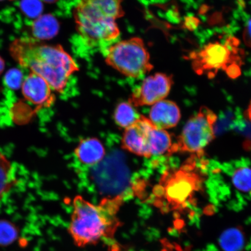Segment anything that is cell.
Returning a JSON list of instances; mask_svg holds the SVG:
<instances>
[{
	"instance_id": "8fae6325",
	"label": "cell",
	"mask_w": 251,
	"mask_h": 251,
	"mask_svg": "<svg viewBox=\"0 0 251 251\" xmlns=\"http://www.w3.org/2000/svg\"><path fill=\"white\" fill-rule=\"evenodd\" d=\"M180 118V110L176 103L164 100L152 105L149 119L156 128L165 130L175 127Z\"/></svg>"
},
{
	"instance_id": "5bb4252c",
	"label": "cell",
	"mask_w": 251,
	"mask_h": 251,
	"mask_svg": "<svg viewBox=\"0 0 251 251\" xmlns=\"http://www.w3.org/2000/svg\"><path fill=\"white\" fill-rule=\"evenodd\" d=\"M140 117L134 106L128 101L119 103L114 113L116 124L125 129L132 125Z\"/></svg>"
},
{
	"instance_id": "cb8c5ba5",
	"label": "cell",
	"mask_w": 251,
	"mask_h": 251,
	"mask_svg": "<svg viewBox=\"0 0 251 251\" xmlns=\"http://www.w3.org/2000/svg\"><path fill=\"white\" fill-rule=\"evenodd\" d=\"M5 1V0H0V1Z\"/></svg>"
},
{
	"instance_id": "6da1fadb",
	"label": "cell",
	"mask_w": 251,
	"mask_h": 251,
	"mask_svg": "<svg viewBox=\"0 0 251 251\" xmlns=\"http://www.w3.org/2000/svg\"><path fill=\"white\" fill-rule=\"evenodd\" d=\"M9 53L21 67L43 77L58 93L64 92L71 77L79 70L76 61L61 45L37 39H15L9 45Z\"/></svg>"
},
{
	"instance_id": "2e32d148",
	"label": "cell",
	"mask_w": 251,
	"mask_h": 251,
	"mask_svg": "<svg viewBox=\"0 0 251 251\" xmlns=\"http://www.w3.org/2000/svg\"><path fill=\"white\" fill-rule=\"evenodd\" d=\"M232 182L238 191L251 192V169L248 166H241L235 169L232 176Z\"/></svg>"
},
{
	"instance_id": "d6986e66",
	"label": "cell",
	"mask_w": 251,
	"mask_h": 251,
	"mask_svg": "<svg viewBox=\"0 0 251 251\" xmlns=\"http://www.w3.org/2000/svg\"><path fill=\"white\" fill-rule=\"evenodd\" d=\"M162 251H191L190 248L182 247L180 245L175 242H171L168 240L161 241Z\"/></svg>"
},
{
	"instance_id": "44dd1931",
	"label": "cell",
	"mask_w": 251,
	"mask_h": 251,
	"mask_svg": "<svg viewBox=\"0 0 251 251\" xmlns=\"http://www.w3.org/2000/svg\"><path fill=\"white\" fill-rule=\"evenodd\" d=\"M200 21L198 19L194 17H190L187 19L186 25L187 27L190 30L195 29L199 25Z\"/></svg>"
},
{
	"instance_id": "30bf717a",
	"label": "cell",
	"mask_w": 251,
	"mask_h": 251,
	"mask_svg": "<svg viewBox=\"0 0 251 251\" xmlns=\"http://www.w3.org/2000/svg\"><path fill=\"white\" fill-rule=\"evenodd\" d=\"M22 93L25 100L37 108L50 107L55 101V97L49 83L40 75L29 72L21 85Z\"/></svg>"
},
{
	"instance_id": "7a4b0ae2",
	"label": "cell",
	"mask_w": 251,
	"mask_h": 251,
	"mask_svg": "<svg viewBox=\"0 0 251 251\" xmlns=\"http://www.w3.org/2000/svg\"><path fill=\"white\" fill-rule=\"evenodd\" d=\"M123 197L103 199L98 205L76 196L73 201L68 227L72 240L78 247L98 243L102 238H113L121 223L117 213Z\"/></svg>"
},
{
	"instance_id": "e0dca14e",
	"label": "cell",
	"mask_w": 251,
	"mask_h": 251,
	"mask_svg": "<svg viewBox=\"0 0 251 251\" xmlns=\"http://www.w3.org/2000/svg\"><path fill=\"white\" fill-rule=\"evenodd\" d=\"M18 229L11 222L0 220V246L7 247L17 239Z\"/></svg>"
},
{
	"instance_id": "3957f363",
	"label": "cell",
	"mask_w": 251,
	"mask_h": 251,
	"mask_svg": "<svg viewBox=\"0 0 251 251\" xmlns=\"http://www.w3.org/2000/svg\"><path fill=\"white\" fill-rule=\"evenodd\" d=\"M123 0H80L74 17L76 30L88 45L114 42L120 35L117 20L125 15Z\"/></svg>"
},
{
	"instance_id": "7c38bea8",
	"label": "cell",
	"mask_w": 251,
	"mask_h": 251,
	"mask_svg": "<svg viewBox=\"0 0 251 251\" xmlns=\"http://www.w3.org/2000/svg\"><path fill=\"white\" fill-rule=\"evenodd\" d=\"M75 155L84 165L93 166L101 162L105 155L102 143L96 138H87L81 140L75 149Z\"/></svg>"
},
{
	"instance_id": "7402d4cb",
	"label": "cell",
	"mask_w": 251,
	"mask_h": 251,
	"mask_svg": "<svg viewBox=\"0 0 251 251\" xmlns=\"http://www.w3.org/2000/svg\"><path fill=\"white\" fill-rule=\"evenodd\" d=\"M5 66V63L4 60L1 58V56H0V74L2 73L3 70H4Z\"/></svg>"
},
{
	"instance_id": "9a60e30c",
	"label": "cell",
	"mask_w": 251,
	"mask_h": 251,
	"mask_svg": "<svg viewBox=\"0 0 251 251\" xmlns=\"http://www.w3.org/2000/svg\"><path fill=\"white\" fill-rule=\"evenodd\" d=\"M219 241L225 251H240L244 246V237L239 229L231 228L222 234Z\"/></svg>"
},
{
	"instance_id": "4fadbf2b",
	"label": "cell",
	"mask_w": 251,
	"mask_h": 251,
	"mask_svg": "<svg viewBox=\"0 0 251 251\" xmlns=\"http://www.w3.org/2000/svg\"><path fill=\"white\" fill-rule=\"evenodd\" d=\"M17 183L11 163L0 151V200Z\"/></svg>"
},
{
	"instance_id": "ac0fdd59",
	"label": "cell",
	"mask_w": 251,
	"mask_h": 251,
	"mask_svg": "<svg viewBox=\"0 0 251 251\" xmlns=\"http://www.w3.org/2000/svg\"><path fill=\"white\" fill-rule=\"evenodd\" d=\"M22 74L18 71L9 72L6 76V83L11 89H17L22 85L23 81L21 79Z\"/></svg>"
},
{
	"instance_id": "603a6c76",
	"label": "cell",
	"mask_w": 251,
	"mask_h": 251,
	"mask_svg": "<svg viewBox=\"0 0 251 251\" xmlns=\"http://www.w3.org/2000/svg\"><path fill=\"white\" fill-rule=\"evenodd\" d=\"M47 1H54V0H47Z\"/></svg>"
},
{
	"instance_id": "5b68a950",
	"label": "cell",
	"mask_w": 251,
	"mask_h": 251,
	"mask_svg": "<svg viewBox=\"0 0 251 251\" xmlns=\"http://www.w3.org/2000/svg\"><path fill=\"white\" fill-rule=\"evenodd\" d=\"M217 116L208 108H201L188 121L177 142L172 144L168 153L188 152L201 156L203 150L215 139Z\"/></svg>"
},
{
	"instance_id": "ffe728a7",
	"label": "cell",
	"mask_w": 251,
	"mask_h": 251,
	"mask_svg": "<svg viewBox=\"0 0 251 251\" xmlns=\"http://www.w3.org/2000/svg\"><path fill=\"white\" fill-rule=\"evenodd\" d=\"M243 40L244 43L251 48V19L248 22L243 31Z\"/></svg>"
},
{
	"instance_id": "8992f818",
	"label": "cell",
	"mask_w": 251,
	"mask_h": 251,
	"mask_svg": "<svg viewBox=\"0 0 251 251\" xmlns=\"http://www.w3.org/2000/svg\"><path fill=\"white\" fill-rule=\"evenodd\" d=\"M237 47V40L234 38H228L224 43L208 44L200 51L191 53L194 70L198 74L209 76H214L221 70L227 71L231 66L238 65L235 61H240Z\"/></svg>"
},
{
	"instance_id": "9c48e42d",
	"label": "cell",
	"mask_w": 251,
	"mask_h": 251,
	"mask_svg": "<svg viewBox=\"0 0 251 251\" xmlns=\"http://www.w3.org/2000/svg\"><path fill=\"white\" fill-rule=\"evenodd\" d=\"M173 84L172 76L156 73L144 78L140 85L135 89L128 100L134 107L153 105L165 100L171 92Z\"/></svg>"
},
{
	"instance_id": "277c9868",
	"label": "cell",
	"mask_w": 251,
	"mask_h": 251,
	"mask_svg": "<svg viewBox=\"0 0 251 251\" xmlns=\"http://www.w3.org/2000/svg\"><path fill=\"white\" fill-rule=\"evenodd\" d=\"M106 64L125 76L139 78L153 67L143 40L133 37L112 44L104 52Z\"/></svg>"
},
{
	"instance_id": "52a82bcc",
	"label": "cell",
	"mask_w": 251,
	"mask_h": 251,
	"mask_svg": "<svg viewBox=\"0 0 251 251\" xmlns=\"http://www.w3.org/2000/svg\"><path fill=\"white\" fill-rule=\"evenodd\" d=\"M191 159L176 174L169 194V201L176 208H181L192 199L194 193L201 190L203 178L198 172L196 161Z\"/></svg>"
},
{
	"instance_id": "ba28073f",
	"label": "cell",
	"mask_w": 251,
	"mask_h": 251,
	"mask_svg": "<svg viewBox=\"0 0 251 251\" xmlns=\"http://www.w3.org/2000/svg\"><path fill=\"white\" fill-rule=\"evenodd\" d=\"M156 128L148 118L141 115L139 119L126 128L122 137V148L137 155L152 156Z\"/></svg>"
}]
</instances>
